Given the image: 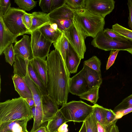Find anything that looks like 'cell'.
Listing matches in <instances>:
<instances>
[{"mask_svg": "<svg viewBox=\"0 0 132 132\" xmlns=\"http://www.w3.org/2000/svg\"><path fill=\"white\" fill-rule=\"evenodd\" d=\"M15 55L30 60L33 57L31 51L30 41L29 36H23L22 38L17 41L13 46Z\"/></svg>", "mask_w": 132, "mask_h": 132, "instance_id": "cell-14", "label": "cell"}, {"mask_svg": "<svg viewBox=\"0 0 132 132\" xmlns=\"http://www.w3.org/2000/svg\"><path fill=\"white\" fill-rule=\"evenodd\" d=\"M91 44L94 47L105 51H127L132 48V42H121L113 40L106 36L103 30L93 38Z\"/></svg>", "mask_w": 132, "mask_h": 132, "instance_id": "cell-7", "label": "cell"}, {"mask_svg": "<svg viewBox=\"0 0 132 132\" xmlns=\"http://www.w3.org/2000/svg\"><path fill=\"white\" fill-rule=\"evenodd\" d=\"M42 103L43 113V123L53 118L59 109V105L48 94L42 95Z\"/></svg>", "mask_w": 132, "mask_h": 132, "instance_id": "cell-12", "label": "cell"}, {"mask_svg": "<svg viewBox=\"0 0 132 132\" xmlns=\"http://www.w3.org/2000/svg\"><path fill=\"white\" fill-rule=\"evenodd\" d=\"M84 121L87 132H98L96 125L97 120L92 113Z\"/></svg>", "mask_w": 132, "mask_h": 132, "instance_id": "cell-33", "label": "cell"}, {"mask_svg": "<svg viewBox=\"0 0 132 132\" xmlns=\"http://www.w3.org/2000/svg\"><path fill=\"white\" fill-rule=\"evenodd\" d=\"M31 35V47L33 57L45 60L53 43L46 38L39 29Z\"/></svg>", "mask_w": 132, "mask_h": 132, "instance_id": "cell-9", "label": "cell"}, {"mask_svg": "<svg viewBox=\"0 0 132 132\" xmlns=\"http://www.w3.org/2000/svg\"><path fill=\"white\" fill-rule=\"evenodd\" d=\"M19 8L11 7L3 17L4 23L9 30L18 36L25 34H29V30L23 23L22 17L26 13Z\"/></svg>", "mask_w": 132, "mask_h": 132, "instance_id": "cell-5", "label": "cell"}, {"mask_svg": "<svg viewBox=\"0 0 132 132\" xmlns=\"http://www.w3.org/2000/svg\"><path fill=\"white\" fill-rule=\"evenodd\" d=\"M93 106V110L92 113L97 120L105 128L107 132H109L110 131L106 123L104 108L96 104L94 105Z\"/></svg>", "mask_w": 132, "mask_h": 132, "instance_id": "cell-27", "label": "cell"}, {"mask_svg": "<svg viewBox=\"0 0 132 132\" xmlns=\"http://www.w3.org/2000/svg\"><path fill=\"white\" fill-rule=\"evenodd\" d=\"M32 22L31 26L29 30V34L33 31L39 29L43 26L51 24L48 14L43 12H34L32 13Z\"/></svg>", "mask_w": 132, "mask_h": 132, "instance_id": "cell-19", "label": "cell"}, {"mask_svg": "<svg viewBox=\"0 0 132 132\" xmlns=\"http://www.w3.org/2000/svg\"><path fill=\"white\" fill-rule=\"evenodd\" d=\"M28 119L5 121L0 123V132H24L27 130Z\"/></svg>", "mask_w": 132, "mask_h": 132, "instance_id": "cell-16", "label": "cell"}, {"mask_svg": "<svg viewBox=\"0 0 132 132\" xmlns=\"http://www.w3.org/2000/svg\"><path fill=\"white\" fill-rule=\"evenodd\" d=\"M132 112V107L121 110L115 112L116 120H118L123 116Z\"/></svg>", "mask_w": 132, "mask_h": 132, "instance_id": "cell-42", "label": "cell"}, {"mask_svg": "<svg viewBox=\"0 0 132 132\" xmlns=\"http://www.w3.org/2000/svg\"><path fill=\"white\" fill-rule=\"evenodd\" d=\"M69 121H84L92 113L93 106L81 101H72L67 103L60 109Z\"/></svg>", "mask_w": 132, "mask_h": 132, "instance_id": "cell-4", "label": "cell"}, {"mask_svg": "<svg viewBox=\"0 0 132 132\" xmlns=\"http://www.w3.org/2000/svg\"><path fill=\"white\" fill-rule=\"evenodd\" d=\"M30 108L35 106V104L33 99L27 98L24 99Z\"/></svg>", "mask_w": 132, "mask_h": 132, "instance_id": "cell-47", "label": "cell"}, {"mask_svg": "<svg viewBox=\"0 0 132 132\" xmlns=\"http://www.w3.org/2000/svg\"><path fill=\"white\" fill-rule=\"evenodd\" d=\"M109 132H119L118 127L116 124L114 125L111 127Z\"/></svg>", "mask_w": 132, "mask_h": 132, "instance_id": "cell-49", "label": "cell"}, {"mask_svg": "<svg viewBox=\"0 0 132 132\" xmlns=\"http://www.w3.org/2000/svg\"><path fill=\"white\" fill-rule=\"evenodd\" d=\"M84 77L90 89L96 86H100L102 83L101 72H97L84 64Z\"/></svg>", "mask_w": 132, "mask_h": 132, "instance_id": "cell-17", "label": "cell"}, {"mask_svg": "<svg viewBox=\"0 0 132 132\" xmlns=\"http://www.w3.org/2000/svg\"><path fill=\"white\" fill-rule=\"evenodd\" d=\"M119 51L115 50L111 51L106 65V70H108L114 63Z\"/></svg>", "mask_w": 132, "mask_h": 132, "instance_id": "cell-41", "label": "cell"}, {"mask_svg": "<svg viewBox=\"0 0 132 132\" xmlns=\"http://www.w3.org/2000/svg\"><path fill=\"white\" fill-rule=\"evenodd\" d=\"M132 107V94L124 99L118 105L115 107L113 111H117L130 108Z\"/></svg>", "mask_w": 132, "mask_h": 132, "instance_id": "cell-37", "label": "cell"}, {"mask_svg": "<svg viewBox=\"0 0 132 132\" xmlns=\"http://www.w3.org/2000/svg\"><path fill=\"white\" fill-rule=\"evenodd\" d=\"M39 30L46 38L53 43L57 40L63 33L56 23L46 25Z\"/></svg>", "mask_w": 132, "mask_h": 132, "instance_id": "cell-20", "label": "cell"}, {"mask_svg": "<svg viewBox=\"0 0 132 132\" xmlns=\"http://www.w3.org/2000/svg\"><path fill=\"white\" fill-rule=\"evenodd\" d=\"M68 125L66 123L63 124L58 129L57 132H68Z\"/></svg>", "mask_w": 132, "mask_h": 132, "instance_id": "cell-45", "label": "cell"}, {"mask_svg": "<svg viewBox=\"0 0 132 132\" xmlns=\"http://www.w3.org/2000/svg\"><path fill=\"white\" fill-rule=\"evenodd\" d=\"M65 4L75 11L85 9V0H65Z\"/></svg>", "mask_w": 132, "mask_h": 132, "instance_id": "cell-32", "label": "cell"}, {"mask_svg": "<svg viewBox=\"0 0 132 132\" xmlns=\"http://www.w3.org/2000/svg\"><path fill=\"white\" fill-rule=\"evenodd\" d=\"M48 95L58 105L67 103L69 92L70 73L60 54L57 50L51 51L47 57Z\"/></svg>", "mask_w": 132, "mask_h": 132, "instance_id": "cell-1", "label": "cell"}, {"mask_svg": "<svg viewBox=\"0 0 132 132\" xmlns=\"http://www.w3.org/2000/svg\"><path fill=\"white\" fill-rule=\"evenodd\" d=\"M28 70L30 78L37 86L42 95L48 94L46 88L40 80L29 61L28 65Z\"/></svg>", "mask_w": 132, "mask_h": 132, "instance_id": "cell-26", "label": "cell"}, {"mask_svg": "<svg viewBox=\"0 0 132 132\" xmlns=\"http://www.w3.org/2000/svg\"><path fill=\"white\" fill-rule=\"evenodd\" d=\"M4 54L6 61L12 66L15 61V54L12 44L6 47L4 50Z\"/></svg>", "mask_w": 132, "mask_h": 132, "instance_id": "cell-34", "label": "cell"}, {"mask_svg": "<svg viewBox=\"0 0 132 132\" xmlns=\"http://www.w3.org/2000/svg\"><path fill=\"white\" fill-rule=\"evenodd\" d=\"M11 1L10 0H0V14L3 17L7 13L10 8Z\"/></svg>", "mask_w": 132, "mask_h": 132, "instance_id": "cell-38", "label": "cell"}, {"mask_svg": "<svg viewBox=\"0 0 132 132\" xmlns=\"http://www.w3.org/2000/svg\"><path fill=\"white\" fill-rule=\"evenodd\" d=\"M105 113V119L106 125L110 130L111 127L116 123L118 120H115V113L111 109L104 108Z\"/></svg>", "mask_w": 132, "mask_h": 132, "instance_id": "cell-35", "label": "cell"}, {"mask_svg": "<svg viewBox=\"0 0 132 132\" xmlns=\"http://www.w3.org/2000/svg\"><path fill=\"white\" fill-rule=\"evenodd\" d=\"M79 132H87L86 127L85 121L83 122L82 126Z\"/></svg>", "mask_w": 132, "mask_h": 132, "instance_id": "cell-50", "label": "cell"}, {"mask_svg": "<svg viewBox=\"0 0 132 132\" xmlns=\"http://www.w3.org/2000/svg\"><path fill=\"white\" fill-rule=\"evenodd\" d=\"M100 87L96 86L94 87L79 96L80 98L95 104L99 98L98 91Z\"/></svg>", "mask_w": 132, "mask_h": 132, "instance_id": "cell-28", "label": "cell"}, {"mask_svg": "<svg viewBox=\"0 0 132 132\" xmlns=\"http://www.w3.org/2000/svg\"><path fill=\"white\" fill-rule=\"evenodd\" d=\"M74 19L81 28L86 37L94 38L103 30L104 18L84 9L75 11Z\"/></svg>", "mask_w": 132, "mask_h": 132, "instance_id": "cell-3", "label": "cell"}, {"mask_svg": "<svg viewBox=\"0 0 132 132\" xmlns=\"http://www.w3.org/2000/svg\"><path fill=\"white\" fill-rule=\"evenodd\" d=\"M81 59L69 44V50L66 56L65 64L70 73L77 72Z\"/></svg>", "mask_w": 132, "mask_h": 132, "instance_id": "cell-21", "label": "cell"}, {"mask_svg": "<svg viewBox=\"0 0 132 132\" xmlns=\"http://www.w3.org/2000/svg\"><path fill=\"white\" fill-rule=\"evenodd\" d=\"M112 29L115 32L124 37L132 42V30L116 23L112 26Z\"/></svg>", "mask_w": 132, "mask_h": 132, "instance_id": "cell-29", "label": "cell"}, {"mask_svg": "<svg viewBox=\"0 0 132 132\" xmlns=\"http://www.w3.org/2000/svg\"><path fill=\"white\" fill-rule=\"evenodd\" d=\"M32 118L34 119L36 113V107L34 106L30 108Z\"/></svg>", "mask_w": 132, "mask_h": 132, "instance_id": "cell-51", "label": "cell"}, {"mask_svg": "<svg viewBox=\"0 0 132 132\" xmlns=\"http://www.w3.org/2000/svg\"><path fill=\"white\" fill-rule=\"evenodd\" d=\"M84 74L82 68L78 73L70 78L69 90L72 94L79 96L90 90Z\"/></svg>", "mask_w": 132, "mask_h": 132, "instance_id": "cell-11", "label": "cell"}, {"mask_svg": "<svg viewBox=\"0 0 132 132\" xmlns=\"http://www.w3.org/2000/svg\"><path fill=\"white\" fill-rule=\"evenodd\" d=\"M52 0H40L39 2V5L43 12L49 14L51 10Z\"/></svg>", "mask_w": 132, "mask_h": 132, "instance_id": "cell-39", "label": "cell"}, {"mask_svg": "<svg viewBox=\"0 0 132 132\" xmlns=\"http://www.w3.org/2000/svg\"><path fill=\"white\" fill-rule=\"evenodd\" d=\"M115 3L113 0H85V9L104 18L113 11Z\"/></svg>", "mask_w": 132, "mask_h": 132, "instance_id": "cell-10", "label": "cell"}, {"mask_svg": "<svg viewBox=\"0 0 132 132\" xmlns=\"http://www.w3.org/2000/svg\"><path fill=\"white\" fill-rule=\"evenodd\" d=\"M96 125L98 132H107L104 127L97 121Z\"/></svg>", "mask_w": 132, "mask_h": 132, "instance_id": "cell-46", "label": "cell"}, {"mask_svg": "<svg viewBox=\"0 0 132 132\" xmlns=\"http://www.w3.org/2000/svg\"><path fill=\"white\" fill-rule=\"evenodd\" d=\"M68 122L59 110L54 117L48 121L46 128L49 132H57L62 124Z\"/></svg>", "mask_w": 132, "mask_h": 132, "instance_id": "cell-23", "label": "cell"}, {"mask_svg": "<svg viewBox=\"0 0 132 132\" xmlns=\"http://www.w3.org/2000/svg\"><path fill=\"white\" fill-rule=\"evenodd\" d=\"M103 31L108 37L114 40L121 42L129 41L124 37L115 32L112 29L106 28L103 30Z\"/></svg>", "mask_w": 132, "mask_h": 132, "instance_id": "cell-36", "label": "cell"}, {"mask_svg": "<svg viewBox=\"0 0 132 132\" xmlns=\"http://www.w3.org/2000/svg\"><path fill=\"white\" fill-rule=\"evenodd\" d=\"M30 88L32 94L36 107L42 106V94L37 86L30 78L28 72L26 76L23 78Z\"/></svg>", "mask_w": 132, "mask_h": 132, "instance_id": "cell-24", "label": "cell"}, {"mask_svg": "<svg viewBox=\"0 0 132 132\" xmlns=\"http://www.w3.org/2000/svg\"><path fill=\"white\" fill-rule=\"evenodd\" d=\"M12 78L15 90L20 97L24 99L27 98L33 99L31 92L22 78L17 75H14Z\"/></svg>", "mask_w": 132, "mask_h": 132, "instance_id": "cell-18", "label": "cell"}, {"mask_svg": "<svg viewBox=\"0 0 132 132\" xmlns=\"http://www.w3.org/2000/svg\"><path fill=\"white\" fill-rule=\"evenodd\" d=\"M75 11L66 4L51 11L48 14L52 24L56 23L62 32L69 28L74 19Z\"/></svg>", "mask_w": 132, "mask_h": 132, "instance_id": "cell-8", "label": "cell"}, {"mask_svg": "<svg viewBox=\"0 0 132 132\" xmlns=\"http://www.w3.org/2000/svg\"><path fill=\"white\" fill-rule=\"evenodd\" d=\"M19 8L24 11H30L36 6L37 2L33 0H15Z\"/></svg>", "mask_w": 132, "mask_h": 132, "instance_id": "cell-30", "label": "cell"}, {"mask_svg": "<svg viewBox=\"0 0 132 132\" xmlns=\"http://www.w3.org/2000/svg\"><path fill=\"white\" fill-rule=\"evenodd\" d=\"M84 64L97 72H101L100 60L95 56H93L89 59L85 61Z\"/></svg>", "mask_w": 132, "mask_h": 132, "instance_id": "cell-31", "label": "cell"}, {"mask_svg": "<svg viewBox=\"0 0 132 132\" xmlns=\"http://www.w3.org/2000/svg\"><path fill=\"white\" fill-rule=\"evenodd\" d=\"M28 132V131H25V132Z\"/></svg>", "mask_w": 132, "mask_h": 132, "instance_id": "cell-53", "label": "cell"}, {"mask_svg": "<svg viewBox=\"0 0 132 132\" xmlns=\"http://www.w3.org/2000/svg\"><path fill=\"white\" fill-rule=\"evenodd\" d=\"M32 118L31 108L24 99L20 96L0 103V123Z\"/></svg>", "mask_w": 132, "mask_h": 132, "instance_id": "cell-2", "label": "cell"}, {"mask_svg": "<svg viewBox=\"0 0 132 132\" xmlns=\"http://www.w3.org/2000/svg\"><path fill=\"white\" fill-rule=\"evenodd\" d=\"M65 4V0H52V11L61 7Z\"/></svg>", "mask_w": 132, "mask_h": 132, "instance_id": "cell-44", "label": "cell"}, {"mask_svg": "<svg viewBox=\"0 0 132 132\" xmlns=\"http://www.w3.org/2000/svg\"><path fill=\"white\" fill-rule=\"evenodd\" d=\"M29 61L40 80L47 88L48 76L46 61L39 58L33 57Z\"/></svg>", "mask_w": 132, "mask_h": 132, "instance_id": "cell-15", "label": "cell"}, {"mask_svg": "<svg viewBox=\"0 0 132 132\" xmlns=\"http://www.w3.org/2000/svg\"><path fill=\"white\" fill-rule=\"evenodd\" d=\"M126 51L132 55V48L127 50Z\"/></svg>", "mask_w": 132, "mask_h": 132, "instance_id": "cell-52", "label": "cell"}, {"mask_svg": "<svg viewBox=\"0 0 132 132\" xmlns=\"http://www.w3.org/2000/svg\"><path fill=\"white\" fill-rule=\"evenodd\" d=\"M63 33L79 57L81 59H84L86 50L85 42L86 37L74 19L71 25Z\"/></svg>", "mask_w": 132, "mask_h": 132, "instance_id": "cell-6", "label": "cell"}, {"mask_svg": "<svg viewBox=\"0 0 132 132\" xmlns=\"http://www.w3.org/2000/svg\"><path fill=\"white\" fill-rule=\"evenodd\" d=\"M127 4L129 12L128 24L129 28L132 30V0H128Z\"/></svg>", "mask_w": 132, "mask_h": 132, "instance_id": "cell-43", "label": "cell"}, {"mask_svg": "<svg viewBox=\"0 0 132 132\" xmlns=\"http://www.w3.org/2000/svg\"><path fill=\"white\" fill-rule=\"evenodd\" d=\"M53 44L54 47L59 51L65 63L66 56L69 50V43L63 32Z\"/></svg>", "mask_w": 132, "mask_h": 132, "instance_id": "cell-25", "label": "cell"}, {"mask_svg": "<svg viewBox=\"0 0 132 132\" xmlns=\"http://www.w3.org/2000/svg\"><path fill=\"white\" fill-rule=\"evenodd\" d=\"M17 36L11 33L6 26L3 17L0 14V55L5 49L11 44L17 41Z\"/></svg>", "mask_w": 132, "mask_h": 132, "instance_id": "cell-13", "label": "cell"}, {"mask_svg": "<svg viewBox=\"0 0 132 132\" xmlns=\"http://www.w3.org/2000/svg\"><path fill=\"white\" fill-rule=\"evenodd\" d=\"M29 60L18 55H15L13 64L14 75H16L24 78L28 72V67Z\"/></svg>", "mask_w": 132, "mask_h": 132, "instance_id": "cell-22", "label": "cell"}, {"mask_svg": "<svg viewBox=\"0 0 132 132\" xmlns=\"http://www.w3.org/2000/svg\"><path fill=\"white\" fill-rule=\"evenodd\" d=\"M22 20L23 24L29 31L32 24V15L31 13H25L22 17Z\"/></svg>", "mask_w": 132, "mask_h": 132, "instance_id": "cell-40", "label": "cell"}, {"mask_svg": "<svg viewBox=\"0 0 132 132\" xmlns=\"http://www.w3.org/2000/svg\"><path fill=\"white\" fill-rule=\"evenodd\" d=\"M33 132H49L45 126H40L37 129Z\"/></svg>", "mask_w": 132, "mask_h": 132, "instance_id": "cell-48", "label": "cell"}]
</instances>
